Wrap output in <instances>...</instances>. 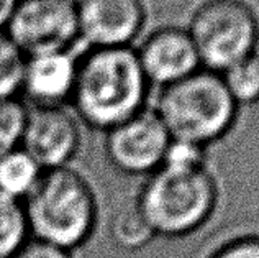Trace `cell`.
Returning <instances> with one entry per match:
<instances>
[{"instance_id": "10", "label": "cell", "mask_w": 259, "mask_h": 258, "mask_svg": "<svg viewBox=\"0 0 259 258\" xmlns=\"http://www.w3.org/2000/svg\"><path fill=\"white\" fill-rule=\"evenodd\" d=\"M149 84L166 87L200 69V61L187 30L161 28L136 51Z\"/></svg>"}, {"instance_id": "18", "label": "cell", "mask_w": 259, "mask_h": 258, "mask_svg": "<svg viewBox=\"0 0 259 258\" xmlns=\"http://www.w3.org/2000/svg\"><path fill=\"white\" fill-rule=\"evenodd\" d=\"M208 163L207 148L189 143V141L171 140L169 148L166 152L164 161L161 166L171 168H197Z\"/></svg>"}, {"instance_id": "2", "label": "cell", "mask_w": 259, "mask_h": 258, "mask_svg": "<svg viewBox=\"0 0 259 258\" xmlns=\"http://www.w3.org/2000/svg\"><path fill=\"white\" fill-rule=\"evenodd\" d=\"M220 186L208 163L197 168L161 166L145 178L136 204L154 237L177 240L212 219Z\"/></svg>"}, {"instance_id": "19", "label": "cell", "mask_w": 259, "mask_h": 258, "mask_svg": "<svg viewBox=\"0 0 259 258\" xmlns=\"http://www.w3.org/2000/svg\"><path fill=\"white\" fill-rule=\"evenodd\" d=\"M207 258H259V234H244L218 245Z\"/></svg>"}, {"instance_id": "6", "label": "cell", "mask_w": 259, "mask_h": 258, "mask_svg": "<svg viewBox=\"0 0 259 258\" xmlns=\"http://www.w3.org/2000/svg\"><path fill=\"white\" fill-rule=\"evenodd\" d=\"M5 33L25 58L69 51L79 38L74 0H20Z\"/></svg>"}, {"instance_id": "8", "label": "cell", "mask_w": 259, "mask_h": 258, "mask_svg": "<svg viewBox=\"0 0 259 258\" xmlns=\"http://www.w3.org/2000/svg\"><path fill=\"white\" fill-rule=\"evenodd\" d=\"M79 146V124L63 105L35 107L28 110L20 148L28 153L43 171L67 166Z\"/></svg>"}, {"instance_id": "15", "label": "cell", "mask_w": 259, "mask_h": 258, "mask_svg": "<svg viewBox=\"0 0 259 258\" xmlns=\"http://www.w3.org/2000/svg\"><path fill=\"white\" fill-rule=\"evenodd\" d=\"M220 76L238 107L259 102V54H249Z\"/></svg>"}, {"instance_id": "11", "label": "cell", "mask_w": 259, "mask_h": 258, "mask_svg": "<svg viewBox=\"0 0 259 258\" xmlns=\"http://www.w3.org/2000/svg\"><path fill=\"white\" fill-rule=\"evenodd\" d=\"M76 72L77 59L69 51L25 58L20 92L35 107H59L71 100Z\"/></svg>"}, {"instance_id": "1", "label": "cell", "mask_w": 259, "mask_h": 258, "mask_svg": "<svg viewBox=\"0 0 259 258\" xmlns=\"http://www.w3.org/2000/svg\"><path fill=\"white\" fill-rule=\"evenodd\" d=\"M148 91L135 50L92 48L77 59L71 102L80 120L107 132L145 110Z\"/></svg>"}, {"instance_id": "17", "label": "cell", "mask_w": 259, "mask_h": 258, "mask_svg": "<svg viewBox=\"0 0 259 258\" xmlns=\"http://www.w3.org/2000/svg\"><path fill=\"white\" fill-rule=\"evenodd\" d=\"M28 110L17 97L0 99V156L22 145Z\"/></svg>"}, {"instance_id": "20", "label": "cell", "mask_w": 259, "mask_h": 258, "mask_svg": "<svg viewBox=\"0 0 259 258\" xmlns=\"http://www.w3.org/2000/svg\"><path fill=\"white\" fill-rule=\"evenodd\" d=\"M13 258H72V252L53 243L30 239Z\"/></svg>"}, {"instance_id": "4", "label": "cell", "mask_w": 259, "mask_h": 258, "mask_svg": "<svg viewBox=\"0 0 259 258\" xmlns=\"http://www.w3.org/2000/svg\"><path fill=\"white\" fill-rule=\"evenodd\" d=\"M154 112L172 140L208 148L233 130L240 107L220 74L199 69L162 87Z\"/></svg>"}, {"instance_id": "13", "label": "cell", "mask_w": 259, "mask_h": 258, "mask_svg": "<svg viewBox=\"0 0 259 258\" xmlns=\"http://www.w3.org/2000/svg\"><path fill=\"white\" fill-rule=\"evenodd\" d=\"M110 237L120 250L130 253L146 248L156 239L153 230L149 229L148 222L140 212L136 198L128 204L121 206L113 215L110 224Z\"/></svg>"}, {"instance_id": "16", "label": "cell", "mask_w": 259, "mask_h": 258, "mask_svg": "<svg viewBox=\"0 0 259 258\" xmlns=\"http://www.w3.org/2000/svg\"><path fill=\"white\" fill-rule=\"evenodd\" d=\"M25 56L5 31H0V99L17 97L22 87Z\"/></svg>"}, {"instance_id": "12", "label": "cell", "mask_w": 259, "mask_h": 258, "mask_svg": "<svg viewBox=\"0 0 259 258\" xmlns=\"http://www.w3.org/2000/svg\"><path fill=\"white\" fill-rule=\"evenodd\" d=\"M43 169L22 148L0 156V193L17 201L25 198L36 186Z\"/></svg>"}, {"instance_id": "14", "label": "cell", "mask_w": 259, "mask_h": 258, "mask_svg": "<svg viewBox=\"0 0 259 258\" xmlns=\"http://www.w3.org/2000/svg\"><path fill=\"white\" fill-rule=\"evenodd\" d=\"M28 240L23 202L0 193V258H13Z\"/></svg>"}, {"instance_id": "21", "label": "cell", "mask_w": 259, "mask_h": 258, "mask_svg": "<svg viewBox=\"0 0 259 258\" xmlns=\"http://www.w3.org/2000/svg\"><path fill=\"white\" fill-rule=\"evenodd\" d=\"M20 0H0V31H5Z\"/></svg>"}, {"instance_id": "3", "label": "cell", "mask_w": 259, "mask_h": 258, "mask_svg": "<svg viewBox=\"0 0 259 258\" xmlns=\"http://www.w3.org/2000/svg\"><path fill=\"white\" fill-rule=\"evenodd\" d=\"M30 235L72 252L91 239L99 219L97 198L69 166L45 169L23 201Z\"/></svg>"}, {"instance_id": "7", "label": "cell", "mask_w": 259, "mask_h": 258, "mask_svg": "<svg viewBox=\"0 0 259 258\" xmlns=\"http://www.w3.org/2000/svg\"><path fill=\"white\" fill-rule=\"evenodd\" d=\"M171 135L158 114L145 108L123 124L105 132V155L118 173L149 176L161 168Z\"/></svg>"}, {"instance_id": "5", "label": "cell", "mask_w": 259, "mask_h": 258, "mask_svg": "<svg viewBox=\"0 0 259 258\" xmlns=\"http://www.w3.org/2000/svg\"><path fill=\"white\" fill-rule=\"evenodd\" d=\"M187 33L200 66L222 74L254 53L259 22L243 0H207L194 12Z\"/></svg>"}, {"instance_id": "9", "label": "cell", "mask_w": 259, "mask_h": 258, "mask_svg": "<svg viewBox=\"0 0 259 258\" xmlns=\"http://www.w3.org/2000/svg\"><path fill=\"white\" fill-rule=\"evenodd\" d=\"M79 38L92 48L128 46L145 23L141 0H74Z\"/></svg>"}]
</instances>
